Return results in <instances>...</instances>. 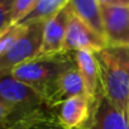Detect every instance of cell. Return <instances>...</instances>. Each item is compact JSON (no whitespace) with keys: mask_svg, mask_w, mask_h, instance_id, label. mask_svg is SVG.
Masks as SVG:
<instances>
[{"mask_svg":"<svg viewBox=\"0 0 129 129\" xmlns=\"http://www.w3.org/2000/svg\"><path fill=\"white\" fill-rule=\"evenodd\" d=\"M85 129H129V116L101 95Z\"/></svg>","mask_w":129,"mask_h":129,"instance_id":"obj_9","label":"cell"},{"mask_svg":"<svg viewBox=\"0 0 129 129\" xmlns=\"http://www.w3.org/2000/svg\"><path fill=\"white\" fill-rule=\"evenodd\" d=\"M104 47H106L105 39L90 29L70 9L62 53H76L79 51H90L95 53Z\"/></svg>","mask_w":129,"mask_h":129,"instance_id":"obj_6","label":"cell"},{"mask_svg":"<svg viewBox=\"0 0 129 129\" xmlns=\"http://www.w3.org/2000/svg\"><path fill=\"white\" fill-rule=\"evenodd\" d=\"M17 114L19 113L0 101V129H4Z\"/></svg>","mask_w":129,"mask_h":129,"instance_id":"obj_18","label":"cell"},{"mask_svg":"<svg viewBox=\"0 0 129 129\" xmlns=\"http://www.w3.org/2000/svg\"><path fill=\"white\" fill-rule=\"evenodd\" d=\"M69 0H37L32 12L23 19L19 25H29L33 23H46L54 14H57L63 7H66Z\"/></svg>","mask_w":129,"mask_h":129,"instance_id":"obj_14","label":"cell"},{"mask_svg":"<svg viewBox=\"0 0 129 129\" xmlns=\"http://www.w3.org/2000/svg\"><path fill=\"white\" fill-rule=\"evenodd\" d=\"M0 101L18 113L29 111L44 104V100L29 86L12 75L0 76Z\"/></svg>","mask_w":129,"mask_h":129,"instance_id":"obj_5","label":"cell"},{"mask_svg":"<svg viewBox=\"0 0 129 129\" xmlns=\"http://www.w3.org/2000/svg\"><path fill=\"white\" fill-rule=\"evenodd\" d=\"M37 0H13V7L10 13V24L19 25L23 19L32 12Z\"/></svg>","mask_w":129,"mask_h":129,"instance_id":"obj_15","label":"cell"},{"mask_svg":"<svg viewBox=\"0 0 129 129\" xmlns=\"http://www.w3.org/2000/svg\"><path fill=\"white\" fill-rule=\"evenodd\" d=\"M75 63L80 72V76L84 82L85 95L90 98L94 103L103 95L99 77L98 62L94 52L90 51H79L75 53Z\"/></svg>","mask_w":129,"mask_h":129,"instance_id":"obj_11","label":"cell"},{"mask_svg":"<svg viewBox=\"0 0 129 129\" xmlns=\"http://www.w3.org/2000/svg\"><path fill=\"white\" fill-rule=\"evenodd\" d=\"M100 8L106 46L129 48V0H100Z\"/></svg>","mask_w":129,"mask_h":129,"instance_id":"obj_4","label":"cell"},{"mask_svg":"<svg viewBox=\"0 0 129 129\" xmlns=\"http://www.w3.org/2000/svg\"><path fill=\"white\" fill-rule=\"evenodd\" d=\"M25 25H12L0 33V56H2L24 32Z\"/></svg>","mask_w":129,"mask_h":129,"instance_id":"obj_16","label":"cell"},{"mask_svg":"<svg viewBox=\"0 0 129 129\" xmlns=\"http://www.w3.org/2000/svg\"><path fill=\"white\" fill-rule=\"evenodd\" d=\"M74 66H76L75 53H61L53 57L30 59L15 67L10 75L34 90L47 104L61 75Z\"/></svg>","mask_w":129,"mask_h":129,"instance_id":"obj_2","label":"cell"},{"mask_svg":"<svg viewBox=\"0 0 129 129\" xmlns=\"http://www.w3.org/2000/svg\"><path fill=\"white\" fill-rule=\"evenodd\" d=\"M95 104L85 94L71 98L57 106V119L63 129H85L89 124Z\"/></svg>","mask_w":129,"mask_h":129,"instance_id":"obj_8","label":"cell"},{"mask_svg":"<svg viewBox=\"0 0 129 129\" xmlns=\"http://www.w3.org/2000/svg\"><path fill=\"white\" fill-rule=\"evenodd\" d=\"M69 17H70V7L67 2L66 7H63L57 14H54L51 19H48L44 23L42 44L36 58L53 57L62 53Z\"/></svg>","mask_w":129,"mask_h":129,"instance_id":"obj_7","label":"cell"},{"mask_svg":"<svg viewBox=\"0 0 129 129\" xmlns=\"http://www.w3.org/2000/svg\"><path fill=\"white\" fill-rule=\"evenodd\" d=\"M4 129H63L56 111L47 105L17 114Z\"/></svg>","mask_w":129,"mask_h":129,"instance_id":"obj_10","label":"cell"},{"mask_svg":"<svg viewBox=\"0 0 129 129\" xmlns=\"http://www.w3.org/2000/svg\"><path fill=\"white\" fill-rule=\"evenodd\" d=\"M84 94H85V87L82 79L80 76L77 67L74 66L61 75V77L57 81L54 92L46 105L51 109H56L63 101Z\"/></svg>","mask_w":129,"mask_h":129,"instance_id":"obj_12","label":"cell"},{"mask_svg":"<svg viewBox=\"0 0 129 129\" xmlns=\"http://www.w3.org/2000/svg\"><path fill=\"white\" fill-rule=\"evenodd\" d=\"M69 7L81 22L104 38L100 0H69Z\"/></svg>","mask_w":129,"mask_h":129,"instance_id":"obj_13","label":"cell"},{"mask_svg":"<svg viewBox=\"0 0 129 129\" xmlns=\"http://www.w3.org/2000/svg\"><path fill=\"white\" fill-rule=\"evenodd\" d=\"M13 7V0H0V33L12 27L10 13Z\"/></svg>","mask_w":129,"mask_h":129,"instance_id":"obj_17","label":"cell"},{"mask_svg":"<svg viewBox=\"0 0 129 129\" xmlns=\"http://www.w3.org/2000/svg\"><path fill=\"white\" fill-rule=\"evenodd\" d=\"M44 23H33L25 25L24 32L17 41L0 56V76L10 75V72L30 59H34L42 44Z\"/></svg>","mask_w":129,"mask_h":129,"instance_id":"obj_3","label":"cell"},{"mask_svg":"<svg viewBox=\"0 0 129 129\" xmlns=\"http://www.w3.org/2000/svg\"><path fill=\"white\" fill-rule=\"evenodd\" d=\"M128 116H129V111H128Z\"/></svg>","mask_w":129,"mask_h":129,"instance_id":"obj_19","label":"cell"},{"mask_svg":"<svg viewBox=\"0 0 129 129\" xmlns=\"http://www.w3.org/2000/svg\"><path fill=\"white\" fill-rule=\"evenodd\" d=\"M103 95L120 111H129V48L104 47L94 53Z\"/></svg>","mask_w":129,"mask_h":129,"instance_id":"obj_1","label":"cell"}]
</instances>
